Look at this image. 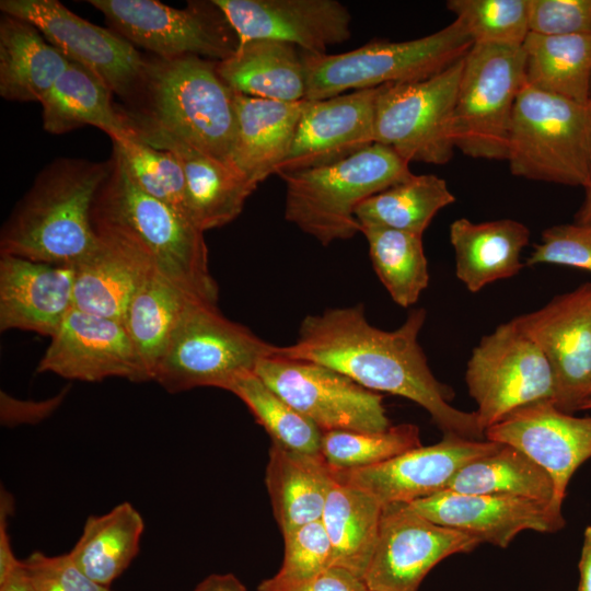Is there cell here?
Instances as JSON below:
<instances>
[{
    "label": "cell",
    "mask_w": 591,
    "mask_h": 591,
    "mask_svg": "<svg viewBox=\"0 0 591 591\" xmlns=\"http://www.w3.org/2000/svg\"><path fill=\"white\" fill-rule=\"evenodd\" d=\"M426 310H413L396 329L384 331L369 323L364 308L329 309L308 315L298 339L277 348L279 357L323 364L378 393L405 397L427 410L444 433L483 440L475 412L452 406L454 393L436 379L418 336Z\"/></svg>",
    "instance_id": "cell-1"
},
{
    "label": "cell",
    "mask_w": 591,
    "mask_h": 591,
    "mask_svg": "<svg viewBox=\"0 0 591 591\" xmlns=\"http://www.w3.org/2000/svg\"><path fill=\"white\" fill-rule=\"evenodd\" d=\"M111 161L92 207L97 237L136 255L190 297L217 304L218 286L209 271L204 232L142 192L114 151Z\"/></svg>",
    "instance_id": "cell-2"
},
{
    "label": "cell",
    "mask_w": 591,
    "mask_h": 591,
    "mask_svg": "<svg viewBox=\"0 0 591 591\" xmlns=\"http://www.w3.org/2000/svg\"><path fill=\"white\" fill-rule=\"evenodd\" d=\"M124 102L118 106L139 139L177 140L232 167L234 92L217 73L216 61L147 58L137 88Z\"/></svg>",
    "instance_id": "cell-3"
},
{
    "label": "cell",
    "mask_w": 591,
    "mask_h": 591,
    "mask_svg": "<svg viewBox=\"0 0 591 591\" xmlns=\"http://www.w3.org/2000/svg\"><path fill=\"white\" fill-rule=\"evenodd\" d=\"M111 167V158L48 163L3 223L0 254L71 267L86 259L100 246L91 213Z\"/></svg>",
    "instance_id": "cell-4"
},
{
    "label": "cell",
    "mask_w": 591,
    "mask_h": 591,
    "mask_svg": "<svg viewBox=\"0 0 591 591\" xmlns=\"http://www.w3.org/2000/svg\"><path fill=\"white\" fill-rule=\"evenodd\" d=\"M278 175L286 184L285 219L328 245L360 232L362 201L414 174L392 148L374 142L336 163Z\"/></svg>",
    "instance_id": "cell-5"
},
{
    "label": "cell",
    "mask_w": 591,
    "mask_h": 591,
    "mask_svg": "<svg viewBox=\"0 0 591 591\" xmlns=\"http://www.w3.org/2000/svg\"><path fill=\"white\" fill-rule=\"evenodd\" d=\"M474 45L457 20L430 35L404 40H371L354 50L327 55L302 51L305 101L347 91L428 79L463 58Z\"/></svg>",
    "instance_id": "cell-6"
},
{
    "label": "cell",
    "mask_w": 591,
    "mask_h": 591,
    "mask_svg": "<svg viewBox=\"0 0 591 591\" xmlns=\"http://www.w3.org/2000/svg\"><path fill=\"white\" fill-rule=\"evenodd\" d=\"M591 102L581 104L528 84L513 111L507 161L513 175L589 185Z\"/></svg>",
    "instance_id": "cell-7"
},
{
    "label": "cell",
    "mask_w": 591,
    "mask_h": 591,
    "mask_svg": "<svg viewBox=\"0 0 591 591\" xmlns=\"http://www.w3.org/2000/svg\"><path fill=\"white\" fill-rule=\"evenodd\" d=\"M274 346L220 313L217 304L192 302L154 371L170 393L212 386L228 391L240 375L276 355Z\"/></svg>",
    "instance_id": "cell-8"
},
{
    "label": "cell",
    "mask_w": 591,
    "mask_h": 591,
    "mask_svg": "<svg viewBox=\"0 0 591 591\" xmlns=\"http://www.w3.org/2000/svg\"><path fill=\"white\" fill-rule=\"evenodd\" d=\"M524 84L522 46L474 44L463 58L455 100V148L475 159L506 160L514 105Z\"/></svg>",
    "instance_id": "cell-9"
},
{
    "label": "cell",
    "mask_w": 591,
    "mask_h": 591,
    "mask_svg": "<svg viewBox=\"0 0 591 591\" xmlns=\"http://www.w3.org/2000/svg\"><path fill=\"white\" fill-rule=\"evenodd\" d=\"M465 381L484 433L515 409L555 399L548 360L513 320L482 337L467 361Z\"/></svg>",
    "instance_id": "cell-10"
},
{
    "label": "cell",
    "mask_w": 591,
    "mask_h": 591,
    "mask_svg": "<svg viewBox=\"0 0 591 591\" xmlns=\"http://www.w3.org/2000/svg\"><path fill=\"white\" fill-rule=\"evenodd\" d=\"M463 58L428 79L381 85L375 142L392 148L408 163H448L455 149L453 113Z\"/></svg>",
    "instance_id": "cell-11"
},
{
    "label": "cell",
    "mask_w": 591,
    "mask_h": 591,
    "mask_svg": "<svg viewBox=\"0 0 591 591\" xmlns=\"http://www.w3.org/2000/svg\"><path fill=\"white\" fill-rule=\"evenodd\" d=\"M111 27L154 57L197 56L221 61L234 54L239 38L212 2L190 1L176 9L155 0H89Z\"/></svg>",
    "instance_id": "cell-12"
},
{
    "label": "cell",
    "mask_w": 591,
    "mask_h": 591,
    "mask_svg": "<svg viewBox=\"0 0 591 591\" xmlns=\"http://www.w3.org/2000/svg\"><path fill=\"white\" fill-rule=\"evenodd\" d=\"M255 373L323 432H380L391 427L382 394L332 368L275 355L263 359Z\"/></svg>",
    "instance_id": "cell-13"
},
{
    "label": "cell",
    "mask_w": 591,
    "mask_h": 591,
    "mask_svg": "<svg viewBox=\"0 0 591 591\" xmlns=\"http://www.w3.org/2000/svg\"><path fill=\"white\" fill-rule=\"evenodd\" d=\"M0 9L34 25L67 59L95 73L124 101L134 93L147 58L116 32L92 24L57 0H1Z\"/></svg>",
    "instance_id": "cell-14"
},
{
    "label": "cell",
    "mask_w": 591,
    "mask_h": 591,
    "mask_svg": "<svg viewBox=\"0 0 591 591\" xmlns=\"http://www.w3.org/2000/svg\"><path fill=\"white\" fill-rule=\"evenodd\" d=\"M480 542L437 524L409 503L383 505L378 541L363 580L372 591H418L447 557L473 552Z\"/></svg>",
    "instance_id": "cell-15"
},
{
    "label": "cell",
    "mask_w": 591,
    "mask_h": 591,
    "mask_svg": "<svg viewBox=\"0 0 591 591\" xmlns=\"http://www.w3.org/2000/svg\"><path fill=\"white\" fill-rule=\"evenodd\" d=\"M513 321L552 367L555 406L569 414L581 410L591 393V282Z\"/></svg>",
    "instance_id": "cell-16"
},
{
    "label": "cell",
    "mask_w": 591,
    "mask_h": 591,
    "mask_svg": "<svg viewBox=\"0 0 591 591\" xmlns=\"http://www.w3.org/2000/svg\"><path fill=\"white\" fill-rule=\"evenodd\" d=\"M500 442L444 433L431 445L422 444L368 467L335 471L336 475L366 490L381 505L412 503L447 489L452 477L468 462L487 455Z\"/></svg>",
    "instance_id": "cell-17"
},
{
    "label": "cell",
    "mask_w": 591,
    "mask_h": 591,
    "mask_svg": "<svg viewBox=\"0 0 591 591\" xmlns=\"http://www.w3.org/2000/svg\"><path fill=\"white\" fill-rule=\"evenodd\" d=\"M37 371L84 382L113 376L151 381L121 322L76 308L51 337Z\"/></svg>",
    "instance_id": "cell-18"
},
{
    "label": "cell",
    "mask_w": 591,
    "mask_h": 591,
    "mask_svg": "<svg viewBox=\"0 0 591 591\" xmlns=\"http://www.w3.org/2000/svg\"><path fill=\"white\" fill-rule=\"evenodd\" d=\"M485 439L512 445L542 466L553 480L554 502L563 507L572 475L591 459V416L576 417L542 401L507 415Z\"/></svg>",
    "instance_id": "cell-19"
},
{
    "label": "cell",
    "mask_w": 591,
    "mask_h": 591,
    "mask_svg": "<svg viewBox=\"0 0 591 591\" xmlns=\"http://www.w3.org/2000/svg\"><path fill=\"white\" fill-rule=\"evenodd\" d=\"M410 507L428 520L474 536L480 544L506 548L522 531L555 533L565 524L552 501L507 495L461 494L449 489L418 499Z\"/></svg>",
    "instance_id": "cell-20"
},
{
    "label": "cell",
    "mask_w": 591,
    "mask_h": 591,
    "mask_svg": "<svg viewBox=\"0 0 591 591\" xmlns=\"http://www.w3.org/2000/svg\"><path fill=\"white\" fill-rule=\"evenodd\" d=\"M234 30L239 42L275 39L310 54L351 36V15L336 0H212Z\"/></svg>",
    "instance_id": "cell-21"
},
{
    "label": "cell",
    "mask_w": 591,
    "mask_h": 591,
    "mask_svg": "<svg viewBox=\"0 0 591 591\" xmlns=\"http://www.w3.org/2000/svg\"><path fill=\"white\" fill-rule=\"evenodd\" d=\"M379 92L380 86L306 101L276 174L333 164L374 143Z\"/></svg>",
    "instance_id": "cell-22"
},
{
    "label": "cell",
    "mask_w": 591,
    "mask_h": 591,
    "mask_svg": "<svg viewBox=\"0 0 591 591\" xmlns=\"http://www.w3.org/2000/svg\"><path fill=\"white\" fill-rule=\"evenodd\" d=\"M76 269L22 257H0V329L50 338L73 308Z\"/></svg>",
    "instance_id": "cell-23"
},
{
    "label": "cell",
    "mask_w": 591,
    "mask_h": 591,
    "mask_svg": "<svg viewBox=\"0 0 591 591\" xmlns=\"http://www.w3.org/2000/svg\"><path fill=\"white\" fill-rule=\"evenodd\" d=\"M231 166L257 187L288 155L306 101L281 102L234 92Z\"/></svg>",
    "instance_id": "cell-24"
},
{
    "label": "cell",
    "mask_w": 591,
    "mask_h": 591,
    "mask_svg": "<svg viewBox=\"0 0 591 591\" xmlns=\"http://www.w3.org/2000/svg\"><path fill=\"white\" fill-rule=\"evenodd\" d=\"M142 141L169 150L179 160L185 176L187 217L202 232L234 220L256 189L229 165L186 143L163 137Z\"/></svg>",
    "instance_id": "cell-25"
},
{
    "label": "cell",
    "mask_w": 591,
    "mask_h": 591,
    "mask_svg": "<svg viewBox=\"0 0 591 591\" xmlns=\"http://www.w3.org/2000/svg\"><path fill=\"white\" fill-rule=\"evenodd\" d=\"M529 241L528 227L512 219L486 222L456 219L450 225L455 275L471 292L511 278L525 266L521 253Z\"/></svg>",
    "instance_id": "cell-26"
},
{
    "label": "cell",
    "mask_w": 591,
    "mask_h": 591,
    "mask_svg": "<svg viewBox=\"0 0 591 591\" xmlns=\"http://www.w3.org/2000/svg\"><path fill=\"white\" fill-rule=\"evenodd\" d=\"M222 81L236 93L281 102L306 96L302 54L291 44L275 39L239 42L233 55L216 61Z\"/></svg>",
    "instance_id": "cell-27"
},
{
    "label": "cell",
    "mask_w": 591,
    "mask_h": 591,
    "mask_svg": "<svg viewBox=\"0 0 591 591\" xmlns=\"http://www.w3.org/2000/svg\"><path fill=\"white\" fill-rule=\"evenodd\" d=\"M112 93L100 77L71 61L40 102L44 129L61 135L90 125L112 141L137 137L119 106L112 102Z\"/></svg>",
    "instance_id": "cell-28"
},
{
    "label": "cell",
    "mask_w": 591,
    "mask_h": 591,
    "mask_svg": "<svg viewBox=\"0 0 591 591\" xmlns=\"http://www.w3.org/2000/svg\"><path fill=\"white\" fill-rule=\"evenodd\" d=\"M31 23L0 19V95L12 102H42L70 65Z\"/></svg>",
    "instance_id": "cell-29"
},
{
    "label": "cell",
    "mask_w": 591,
    "mask_h": 591,
    "mask_svg": "<svg viewBox=\"0 0 591 591\" xmlns=\"http://www.w3.org/2000/svg\"><path fill=\"white\" fill-rule=\"evenodd\" d=\"M333 470L321 455L287 450L271 443L266 485L282 533L321 520Z\"/></svg>",
    "instance_id": "cell-30"
},
{
    "label": "cell",
    "mask_w": 591,
    "mask_h": 591,
    "mask_svg": "<svg viewBox=\"0 0 591 591\" xmlns=\"http://www.w3.org/2000/svg\"><path fill=\"white\" fill-rule=\"evenodd\" d=\"M382 508L372 495L339 478L333 470L321 518L333 547V566L363 579L375 549Z\"/></svg>",
    "instance_id": "cell-31"
},
{
    "label": "cell",
    "mask_w": 591,
    "mask_h": 591,
    "mask_svg": "<svg viewBox=\"0 0 591 591\" xmlns=\"http://www.w3.org/2000/svg\"><path fill=\"white\" fill-rule=\"evenodd\" d=\"M74 269L73 308L121 323L134 296L153 271L136 255L103 240Z\"/></svg>",
    "instance_id": "cell-32"
},
{
    "label": "cell",
    "mask_w": 591,
    "mask_h": 591,
    "mask_svg": "<svg viewBox=\"0 0 591 591\" xmlns=\"http://www.w3.org/2000/svg\"><path fill=\"white\" fill-rule=\"evenodd\" d=\"M522 50L525 84L577 103L591 102V33H529Z\"/></svg>",
    "instance_id": "cell-33"
},
{
    "label": "cell",
    "mask_w": 591,
    "mask_h": 591,
    "mask_svg": "<svg viewBox=\"0 0 591 591\" xmlns=\"http://www.w3.org/2000/svg\"><path fill=\"white\" fill-rule=\"evenodd\" d=\"M143 530L141 514L125 501L107 513L90 515L68 554L90 579L109 588L137 556Z\"/></svg>",
    "instance_id": "cell-34"
},
{
    "label": "cell",
    "mask_w": 591,
    "mask_h": 591,
    "mask_svg": "<svg viewBox=\"0 0 591 591\" xmlns=\"http://www.w3.org/2000/svg\"><path fill=\"white\" fill-rule=\"evenodd\" d=\"M194 301L200 300L154 271L134 296L123 324L151 381L173 332Z\"/></svg>",
    "instance_id": "cell-35"
},
{
    "label": "cell",
    "mask_w": 591,
    "mask_h": 591,
    "mask_svg": "<svg viewBox=\"0 0 591 591\" xmlns=\"http://www.w3.org/2000/svg\"><path fill=\"white\" fill-rule=\"evenodd\" d=\"M447 489L461 494L517 496L555 503L554 484L548 473L524 452L505 443H500L494 452L465 464L452 477Z\"/></svg>",
    "instance_id": "cell-36"
},
{
    "label": "cell",
    "mask_w": 591,
    "mask_h": 591,
    "mask_svg": "<svg viewBox=\"0 0 591 591\" xmlns=\"http://www.w3.org/2000/svg\"><path fill=\"white\" fill-rule=\"evenodd\" d=\"M455 201L447 182L432 174L413 175L356 209L360 225L372 224L422 235L434 216Z\"/></svg>",
    "instance_id": "cell-37"
},
{
    "label": "cell",
    "mask_w": 591,
    "mask_h": 591,
    "mask_svg": "<svg viewBox=\"0 0 591 591\" xmlns=\"http://www.w3.org/2000/svg\"><path fill=\"white\" fill-rule=\"evenodd\" d=\"M373 269L393 301L408 308L429 285L428 260L422 235L362 224Z\"/></svg>",
    "instance_id": "cell-38"
},
{
    "label": "cell",
    "mask_w": 591,
    "mask_h": 591,
    "mask_svg": "<svg viewBox=\"0 0 591 591\" xmlns=\"http://www.w3.org/2000/svg\"><path fill=\"white\" fill-rule=\"evenodd\" d=\"M267 431L274 443L298 453L321 455L323 431L273 391L255 372L229 386Z\"/></svg>",
    "instance_id": "cell-39"
},
{
    "label": "cell",
    "mask_w": 591,
    "mask_h": 591,
    "mask_svg": "<svg viewBox=\"0 0 591 591\" xmlns=\"http://www.w3.org/2000/svg\"><path fill=\"white\" fill-rule=\"evenodd\" d=\"M419 445V428L402 424L380 432L324 431L320 453L333 470L350 471L379 464Z\"/></svg>",
    "instance_id": "cell-40"
},
{
    "label": "cell",
    "mask_w": 591,
    "mask_h": 591,
    "mask_svg": "<svg viewBox=\"0 0 591 591\" xmlns=\"http://www.w3.org/2000/svg\"><path fill=\"white\" fill-rule=\"evenodd\" d=\"M112 142L113 151L120 158L135 184L188 219L185 176L177 157L169 150L154 148L138 137Z\"/></svg>",
    "instance_id": "cell-41"
},
{
    "label": "cell",
    "mask_w": 591,
    "mask_h": 591,
    "mask_svg": "<svg viewBox=\"0 0 591 591\" xmlns=\"http://www.w3.org/2000/svg\"><path fill=\"white\" fill-rule=\"evenodd\" d=\"M474 44L521 47L530 33V0H449Z\"/></svg>",
    "instance_id": "cell-42"
},
{
    "label": "cell",
    "mask_w": 591,
    "mask_h": 591,
    "mask_svg": "<svg viewBox=\"0 0 591 591\" xmlns=\"http://www.w3.org/2000/svg\"><path fill=\"white\" fill-rule=\"evenodd\" d=\"M283 535V559L275 575L286 580L312 577L333 566V547L321 520L313 521Z\"/></svg>",
    "instance_id": "cell-43"
},
{
    "label": "cell",
    "mask_w": 591,
    "mask_h": 591,
    "mask_svg": "<svg viewBox=\"0 0 591 591\" xmlns=\"http://www.w3.org/2000/svg\"><path fill=\"white\" fill-rule=\"evenodd\" d=\"M524 264H553L591 273V224L573 221L547 228Z\"/></svg>",
    "instance_id": "cell-44"
},
{
    "label": "cell",
    "mask_w": 591,
    "mask_h": 591,
    "mask_svg": "<svg viewBox=\"0 0 591 591\" xmlns=\"http://www.w3.org/2000/svg\"><path fill=\"white\" fill-rule=\"evenodd\" d=\"M529 30L546 36L591 33V0H530Z\"/></svg>",
    "instance_id": "cell-45"
},
{
    "label": "cell",
    "mask_w": 591,
    "mask_h": 591,
    "mask_svg": "<svg viewBox=\"0 0 591 591\" xmlns=\"http://www.w3.org/2000/svg\"><path fill=\"white\" fill-rule=\"evenodd\" d=\"M24 564L36 591H112L83 573L69 554L47 556L34 552Z\"/></svg>",
    "instance_id": "cell-46"
},
{
    "label": "cell",
    "mask_w": 591,
    "mask_h": 591,
    "mask_svg": "<svg viewBox=\"0 0 591 591\" xmlns=\"http://www.w3.org/2000/svg\"><path fill=\"white\" fill-rule=\"evenodd\" d=\"M258 591H370L364 580L351 571L331 566L318 573L301 579L286 580L274 576L263 580Z\"/></svg>",
    "instance_id": "cell-47"
},
{
    "label": "cell",
    "mask_w": 591,
    "mask_h": 591,
    "mask_svg": "<svg viewBox=\"0 0 591 591\" xmlns=\"http://www.w3.org/2000/svg\"><path fill=\"white\" fill-rule=\"evenodd\" d=\"M63 392L43 402H21L1 392V419L5 425L38 421L48 416L60 403Z\"/></svg>",
    "instance_id": "cell-48"
},
{
    "label": "cell",
    "mask_w": 591,
    "mask_h": 591,
    "mask_svg": "<svg viewBox=\"0 0 591 591\" xmlns=\"http://www.w3.org/2000/svg\"><path fill=\"white\" fill-rule=\"evenodd\" d=\"M0 591H36L24 560L15 555L0 560Z\"/></svg>",
    "instance_id": "cell-49"
},
{
    "label": "cell",
    "mask_w": 591,
    "mask_h": 591,
    "mask_svg": "<svg viewBox=\"0 0 591 591\" xmlns=\"http://www.w3.org/2000/svg\"><path fill=\"white\" fill-rule=\"evenodd\" d=\"M192 591H246V589L232 573H213L199 582Z\"/></svg>",
    "instance_id": "cell-50"
},
{
    "label": "cell",
    "mask_w": 591,
    "mask_h": 591,
    "mask_svg": "<svg viewBox=\"0 0 591 591\" xmlns=\"http://www.w3.org/2000/svg\"><path fill=\"white\" fill-rule=\"evenodd\" d=\"M579 568L578 591H591V523L583 532Z\"/></svg>",
    "instance_id": "cell-51"
},
{
    "label": "cell",
    "mask_w": 591,
    "mask_h": 591,
    "mask_svg": "<svg viewBox=\"0 0 591 591\" xmlns=\"http://www.w3.org/2000/svg\"><path fill=\"white\" fill-rule=\"evenodd\" d=\"M575 222L591 224V194H587L584 200L575 215Z\"/></svg>",
    "instance_id": "cell-52"
},
{
    "label": "cell",
    "mask_w": 591,
    "mask_h": 591,
    "mask_svg": "<svg viewBox=\"0 0 591 591\" xmlns=\"http://www.w3.org/2000/svg\"><path fill=\"white\" fill-rule=\"evenodd\" d=\"M586 192V195L587 194H591V157H590V175H589V185L588 187L584 189Z\"/></svg>",
    "instance_id": "cell-53"
},
{
    "label": "cell",
    "mask_w": 591,
    "mask_h": 591,
    "mask_svg": "<svg viewBox=\"0 0 591 591\" xmlns=\"http://www.w3.org/2000/svg\"><path fill=\"white\" fill-rule=\"evenodd\" d=\"M588 409H591V399L587 401L581 407V410H588Z\"/></svg>",
    "instance_id": "cell-54"
},
{
    "label": "cell",
    "mask_w": 591,
    "mask_h": 591,
    "mask_svg": "<svg viewBox=\"0 0 591 591\" xmlns=\"http://www.w3.org/2000/svg\"><path fill=\"white\" fill-rule=\"evenodd\" d=\"M589 399H591V393H590V398H589ZM589 399H588V401H589Z\"/></svg>",
    "instance_id": "cell-55"
},
{
    "label": "cell",
    "mask_w": 591,
    "mask_h": 591,
    "mask_svg": "<svg viewBox=\"0 0 591 591\" xmlns=\"http://www.w3.org/2000/svg\"><path fill=\"white\" fill-rule=\"evenodd\" d=\"M370 591H372V590H370Z\"/></svg>",
    "instance_id": "cell-56"
}]
</instances>
